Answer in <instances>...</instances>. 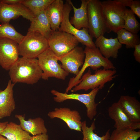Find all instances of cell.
<instances>
[{
	"instance_id": "cell-32",
	"label": "cell",
	"mask_w": 140,
	"mask_h": 140,
	"mask_svg": "<svg viewBox=\"0 0 140 140\" xmlns=\"http://www.w3.org/2000/svg\"><path fill=\"white\" fill-rule=\"evenodd\" d=\"M30 140H49L47 134H42L31 136Z\"/></svg>"
},
{
	"instance_id": "cell-20",
	"label": "cell",
	"mask_w": 140,
	"mask_h": 140,
	"mask_svg": "<svg viewBox=\"0 0 140 140\" xmlns=\"http://www.w3.org/2000/svg\"><path fill=\"white\" fill-rule=\"evenodd\" d=\"M15 116L19 120L22 129L29 134L35 136L47 134V130L45 125L44 121L41 118H29L26 120L24 116L16 115Z\"/></svg>"
},
{
	"instance_id": "cell-1",
	"label": "cell",
	"mask_w": 140,
	"mask_h": 140,
	"mask_svg": "<svg viewBox=\"0 0 140 140\" xmlns=\"http://www.w3.org/2000/svg\"><path fill=\"white\" fill-rule=\"evenodd\" d=\"M9 71L10 80L15 84H33L41 78L43 73L37 58L23 57H19Z\"/></svg>"
},
{
	"instance_id": "cell-27",
	"label": "cell",
	"mask_w": 140,
	"mask_h": 140,
	"mask_svg": "<svg viewBox=\"0 0 140 140\" xmlns=\"http://www.w3.org/2000/svg\"><path fill=\"white\" fill-rule=\"evenodd\" d=\"M140 137V131L130 128L114 130L109 140H137Z\"/></svg>"
},
{
	"instance_id": "cell-17",
	"label": "cell",
	"mask_w": 140,
	"mask_h": 140,
	"mask_svg": "<svg viewBox=\"0 0 140 140\" xmlns=\"http://www.w3.org/2000/svg\"><path fill=\"white\" fill-rule=\"evenodd\" d=\"M94 44L102 55L108 59L111 57L117 58L118 50L122 47V44L117 38H108L103 35H101L96 38Z\"/></svg>"
},
{
	"instance_id": "cell-34",
	"label": "cell",
	"mask_w": 140,
	"mask_h": 140,
	"mask_svg": "<svg viewBox=\"0 0 140 140\" xmlns=\"http://www.w3.org/2000/svg\"><path fill=\"white\" fill-rule=\"evenodd\" d=\"M8 123L7 121L2 122H0V135L4 131Z\"/></svg>"
},
{
	"instance_id": "cell-16",
	"label": "cell",
	"mask_w": 140,
	"mask_h": 140,
	"mask_svg": "<svg viewBox=\"0 0 140 140\" xmlns=\"http://www.w3.org/2000/svg\"><path fill=\"white\" fill-rule=\"evenodd\" d=\"M15 84L10 80L5 89L0 90V119L10 116L15 108L13 90Z\"/></svg>"
},
{
	"instance_id": "cell-22",
	"label": "cell",
	"mask_w": 140,
	"mask_h": 140,
	"mask_svg": "<svg viewBox=\"0 0 140 140\" xmlns=\"http://www.w3.org/2000/svg\"><path fill=\"white\" fill-rule=\"evenodd\" d=\"M45 11L35 16L31 22L28 31L38 33L48 40L53 31Z\"/></svg>"
},
{
	"instance_id": "cell-28",
	"label": "cell",
	"mask_w": 140,
	"mask_h": 140,
	"mask_svg": "<svg viewBox=\"0 0 140 140\" xmlns=\"http://www.w3.org/2000/svg\"><path fill=\"white\" fill-rule=\"evenodd\" d=\"M24 36L18 32L9 23L1 24L0 25V39H10L19 44Z\"/></svg>"
},
{
	"instance_id": "cell-4",
	"label": "cell",
	"mask_w": 140,
	"mask_h": 140,
	"mask_svg": "<svg viewBox=\"0 0 140 140\" xmlns=\"http://www.w3.org/2000/svg\"><path fill=\"white\" fill-rule=\"evenodd\" d=\"M102 10L109 32L116 33L123 29V17L126 7L121 0H108L101 1Z\"/></svg>"
},
{
	"instance_id": "cell-29",
	"label": "cell",
	"mask_w": 140,
	"mask_h": 140,
	"mask_svg": "<svg viewBox=\"0 0 140 140\" xmlns=\"http://www.w3.org/2000/svg\"><path fill=\"white\" fill-rule=\"evenodd\" d=\"M123 18L124 21L123 29L134 33L137 34L140 30V24L130 9L126 8Z\"/></svg>"
},
{
	"instance_id": "cell-14",
	"label": "cell",
	"mask_w": 140,
	"mask_h": 140,
	"mask_svg": "<svg viewBox=\"0 0 140 140\" xmlns=\"http://www.w3.org/2000/svg\"><path fill=\"white\" fill-rule=\"evenodd\" d=\"M47 115L51 119L57 118L61 120L71 130L82 131L81 117L76 110H72L66 107L56 108L54 111L49 112Z\"/></svg>"
},
{
	"instance_id": "cell-25",
	"label": "cell",
	"mask_w": 140,
	"mask_h": 140,
	"mask_svg": "<svg viewBox=\"0 0 140 140\" xmlns=\"http://www.w3.org/2000/svg\"><path fill=\"white\" fill-rule=\"evenodd\" d=\"M95 129V120L89 127L87 126L86 121L82 122L81 130L83 135L82 140H109L110 135V129L108 130L105 135L100 136L94 132Z\"/></svg>"
},
{
	"instance_id": "cell-24",
	"label": "cell",
	"mask_w": 140,
	"mask_h": 140,
	"mask_svg": "<svg viewBox=\"0 0 140 140\" xmlns=\"http://www.w3.org/2000/svg\"><path fill=\"white\" fill-rule=\"evenodd\" d=\"M116 33L117 37L119 42L122 45H125L127 48H134L135 46L140 44L139 37L135 34L122 29L119 30Z\"/></svg>"
},
{
	"instance_id": "cell-8",
	"label": "cell",
	"mask_w": 140,
	"mask_h": 140,
	"mask_svg": "<svg viewBox=\"0 0 140 140\" xmlns=\"http://www.w3.org/2000/svg\"><path fill=\"white\" fill-rule=\"evenodd\" d=\"M99 90L98 88H96L88 93L83 94H68L61 93L54 89L51 90V92L55 96L53 99L56 102L61 103L67 100H74L84 104L87 109V116L90 120H92L97 113V107L99 103H96L95 99Z\"/></svg>"
},
{
	"instance_id": "cell-21",
	"label": "cell",
	"mask_w": 140,
	"mask_h": 140,
	"mask_svg": "<svg viewBox=\"0 0 140 140\" xmlns=\"http://www.w3.org/2000/svg\"><path fill=\"white\" fill-rule=\"evenodd\" d=\"M73 9L74 15L70 20L71 24L76 29H88V20L87 5L88 0H81V4L79 8H76L71 0H67Z\"/></svg>"
},
{
	"instance_id": "cell-5",
	"label": "cell",
	"mask_w": 140,
	"mask_h": 140,
	"mask_svg": "<svg viewBox=\"0 0 140 140\" xmlns=\"http://www.w3.org/2000/svg\"><path fill=\"white\" fill-rule=\"evenodd\" d=\"M49 48L48 40L40 33L28 31L18 44L19 55L28 58H37Z\"/></svg>"
},
{
	"instance_id": "cell-6",
	"label": "cell",
	"mask_w": 140,
	"mask_h": 140,
	"mask_svg": "<svg viewBox=\"0 0 140 140\" xmlns=\"http://www.w3.org/2000/svg\"><path fill=\"white\" fill-rule=\"evenodd\" d=\"M88 31L90 36L96 38L109 32L103 13L101 1L88 0L87 5Z\"/></svg>"
},
{
	"instance_id": "cell-9",
	"label": "cell",
	"mask_w": 140,
	"mask_h": 140,
	"mask_svg": "<svg viewBox=\"0 0 140 140\" xmlns=\"http://www.w3.org/2000/svg\"><path fill=\"white\" fill-rule=\"evenodd\" d=\"M48 41L49 48L58 57L73 49L79 43L73 35L59 30L53 31Z\"/></svg>"
},
{
	"instance_id": "cell-15",
	"label": "cell",
	"mask_w": 140,
	"mask_h": 140,
	"mask_svg": "<svg viewBox=\"0 0 140 140\" xmlns=\"http://www.w3.org/2000/svg\"><path fill=\"white\" fill-rule=\"evenodd\" d=\"M108 112L109 117L115 122L114 127L116 130L140 129V122L132 121L117 102L113 103L108 108Z\"/></svg>"
},
{
	"instance_id": "cell-18",
	"label": "cell",
	"mask_w": 140,
	"mask_h": 140,
	"mask_svg": "<svg viewBox=\"0 0 140 140\" xmlns=\"http://www.w3.org/2000/svg\"><path fill=\"white\" fill-rule=\"evenodd\" d=\"M117 102L132 121L140 122V103L135 97L122 95Z\"/></svg>"
},
{
	"instance_id": "cell-31",
	"label": "cell",
	"mask_w": 140,
	"mask_h": 140,
	"mask_svg": "<svg viewBox=\"0 0 140 140\" xmlns=\"http://www.w3.org/2000/svg\"><path fill=\"white\" fill-rule=\"evenodd\" d=\"M134 48L135 50L134 55L135 60L138 63H140V44L135 45Z\"/></svg>"
},
{
	"instance_id": "cell-19",
	"label": "cell",
	"mask_w": 140,
	"mask_h": 140,
	"mask_svg": "<svg viewBox=\"0 0 140 140\" xmlns=\"http://www.w3.org/2000/svg\"><path fill=\"white\" fill-rule=\"evenodd\" d=\"M64 4L62 0H54L45 11L53 31L59 29L63 18Z\"/></svg>"
},
{
	"instance_id": "cell-13",
	"label": "cell",
	"mask_w": 140,
	"mask_h": 140,
	"mask_svg": "<svg viewBox=\"0 0 140 140\" xmlns=\"http://www.w3.org/2000/svg\"><path fill=\"white\" fill-rule=\"evenodd\" d=\"M18 44L8 38L0 39V65L9 70L19 58Z\"/></svg>"
},
{
	"instance_id": "cell-33",
	"label": "cell",
	"mask_w": 140,
	"mask_h": 140,
	"mask_svg": "<svg viewBox=\"0 0 140 140\" xmlns=\"http://www.w3.org/2000/svg\"><path fill=\"white\" fill-rule=\"evenodd\" d=\"M3 3L9 5H13L22 3L23 0H1Z\"/></svg>"
},
{
	"instance_id": "cell-11",
	"label": "cell",
	"mask_w": 140,
	"mask_h": 140,
	"mask_svg": "<svg viewBox=\"0 0 140 140\" xmlns=\"http://www.w3.org/2000/svg\"><path fill=\"white\" fill-rule=\"evenodd\" d=\"M31 22L34 16L22 3L11 5L5 4L0 0V23L1 24L9 23L11 19L20 16Z\"/></svg>"
},
{
	"instance_id": "cell-26",
	"label": "cell",
	"mask_w": 140,
	"mask_h": 140,
	"mask_svg": "<svg viewBox=\"0 0 140 140\" xmlns=\"http://www.w3.org/2000/svg\"><path fill=\"white\" fill-rule=\"evenodd\" d=\"M54 0H23L22 4L34 16L45 11Z\"/></svg>"
},
{
	"instance_id": "cell-23",
	"label": "cell",
	"mask_w": 140,
	"mask_h": 140,
	"mask_svg": "<svg viewBox=\"0 0 140 140\" xmlns=\"http://www.w3.org/2000/svg\"><path fill=\"white\" fill-rule=\"evenodd\" d=\"M0 135L9 140H30L31 136L23 130L20 125L12 122L8 123Z\"/></svg>"
},
{
	"instance_id": "cell-35",
	"label": "cell",
	"mask_w": 140,
	"mask_h": 140,
	"mask_svg": "<svg viewBox=\"0 0 140 140\" xmlns=\"http://www.w3.org/2000/svg\"><path fill=\"white\" fill-rule=\"evenodd\" d=\"M0 140H9L7 138H5L3 136L0 135Z\"/></svg>"
},
{
	"instance_id": "cell-3",
	"label": "cell",
	"mask_w": 140,
	"mask_h": 140,
	"mask_svg": "<svg viewBox=\"0 0 140 140\" xmlns=\"http://www.w3.org/2000/svg\"><path fill=\"white\" fill-rule=\"evenodd\" d=\"M115 69H98L96 70L94 74H92L90 68L87 72L82 75L78 85L74 87L72 92H76L80 90L87 91L96 88L102 89L105 84L110 81L117 75Z\"/></svg>"
},
{
	"instance_id": "cell-10",
	"label": "cell",
	"mask_w": 140,
	"mask_h": 140,
	"mask_svg": "<svg viewBox=\"0 0 140 140\" xmlns=\"http://www.w3.org/2000/svg\"><path fill=\"white\" fill-rule=\"evenodd\" d=\"M72 9L71 5L67 0H66L64 4L63 18L59 30L73 35L79 42L86 47H96L93 41V37L89 33L87 29L83 28L81 30H78L70 23L69 17Z\"/></svg>"
},
{
	"instance_id": "cell-12",
	"label": "cell",
	"mask_w": 140,
	"mask_h": 140,
	"mask_svg": "<svg viewBox=\"0 0 140 140\" xmlns=\"http://www.w3.org/2000/svg\"><path fill=\"white\" fill-rule=\"evenodd\" d=\"M85 55L81 47L77 46L63 55L58 57L62 68L68 73L77 75L79 68L83 64Z\"/></svg>"
},
{
	"instance_id": "cell-2",
	"label": "cell",
	"mask_w": 140,
	"mask_h": 140,
	"mask_svg": "<svg viewBox=\"0 0 140 140\" xmlns=\"http://www.w3.org/2000/svg\"><path fill=\"white\" fill-rule=\"evenodd\" d=\"M84 52L85 57L82 66L77 75L70 79L68 86L66 89V93H68L69 91L78 84L83 74L88 67L95 71L102 67L106 70L116 69L111 61L104 57L98 48L86 47Z\"/></svg>"
},
{
	"instance_id": "cell-7",
	"label": "cell",
	"mask_w": 140,
	"mask_h": 140,
	"mask_svg": "<svg viewBox=\"0 0 140 140\" xmlns=\"http://www.w3.org/2000/svg\"><path fill=\"white\" fill-rule=\"evenodd\" d=\"M39 65L43 73L41 78L48 80L50 77L64 80L69 73L66 71L59 64L58 57L49 48L37 57Z\"/></svg>"
},
{
	"instance_id": "cell-30",
	"label": "cell",
	"mask_w": 140,
	"mask_h": 140,
	"mask_svg": "<svg viewBox=\"0 0 140 140\" xmlns=\"http://www.w3.org/2000/svg\"><path fill=\"white\" fill-rule=\"evenodd\" d=\"M126 6L129 7L134 14L140 18V1L139 0H121Z\"/></svg>"
}]
</instances>
